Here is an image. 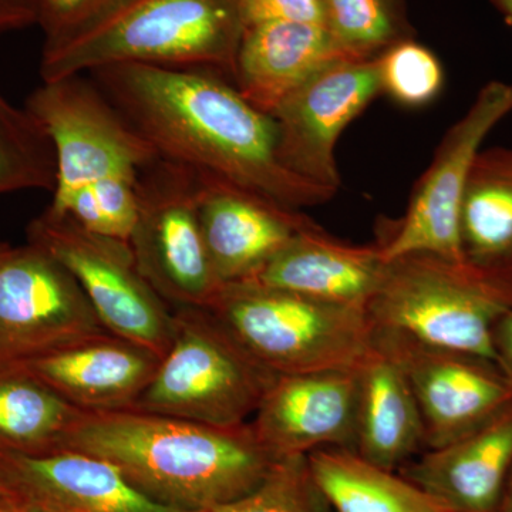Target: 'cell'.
<instances>
[{
    "mask_svg": "<svg viewBox=\"0 0 512 512\" xmlns=\"http://www.w3.org/2000/svg\"><path fill=\"white\" fill-rule=\"evenodd\" d=\"M87 76L157 156L293 210L335 194L282 164L274 119L220 73L130 63Z\"/></svg>",
    "mask_w": 512,
    "mask_h": 512,
    "instance_id": "obj_1",
    "label": "cell"
},
{
    "mask_svg": "<svg viewBox=\"0 0 512 512\" xmlns=\"http://www.w3.org/2000/svg\"><path fill=\"white\" fill-rule=\"evenodd\" d=\"M62 448L104 458L144 494L194 512L251 493L276 461L249 421L211 426L134 409L83 412Z\"/></svg>",
    "mask_w": 512,
    "mask_h": 512,
    "instance_id": "obj_2",
    "label": "cell"
},
{
    "mask_svg": "<svg viewBox=\"0 0 512 512\" xmlns=\"http://www.w3.org/2000/svg\"><path fill=\"white\" fill-rule=\"evenodd\" d=\"M25 109L55 148L56 184L46 211L128 242L136 221L138 178L157 157L154 148L87 74L43 82Z\"/></svg>",
    "mask_w": 512,
    "mask_h": 512,
    "instance_id": "obj_3",
    "label": "cell"
},
{
    "mask_svg": "<svg viewBox=\"0 0 512 512\" xmlns=\"http://www.w3.org/2000/svg\"><path fill=\"white\" fill-rule=\"evenodd\" d=\"M239 0H128L96 25L42 49L43 82L116 64L212 70L234 83Z\"/></svg>",
    "mask_w": 512,
    "mask_h": 512,
    "instance_id": "obj_4",
    "label": "cell"
},
{
    "mask_svg": "<svg viewBox=\"0 0 512 512\" xmlns=\"http://www.w3.org/2000/svg\"><path fill=\"white\" fill-rule=\"evenodd\" d=\"M511 311L512 261L483 265L423 252L387 262L367 305L375 329L495 365L494 328Z\"/></svg>",
    "mask_w": 512,
    "mask_h": 512,
    "instance_id": "obj_5",
    "label": "cell"
},
{
    "mask_svg": "<svg viewBox=\"0 0 512 512\" xmlns=\"http://www.w3.org/2000/svg\"><path fill=\"white\" fill-rule=\"evenodd\" d=\"M207 311L276 375L359 370L375 350L367 308L258 282L225 284Z\"/></svg>",
    "mask_w": 512,
    "mask_h": 512,
    "instance_id": "obj_6",
    "label": "cell"
},
{
    "mask_svg": "<svg viewBox=\"0 0 512 512\" xmlns=\"http://www.w3.org/2000/svg\"><path fill=\"white\" fill-rule=\"evenodd\" d=\"M153 379L131 409L232 427L248 423L278 376L207 309L178 308Z\"/></svg>",
    "mask_w": 512,
    "mask_h": 512,
    "instance_id": "obj_7",
    "label": "cell"
},
{
    "mask_svg": "<svg viewBox=\"0 0 512 512\" xmlns=\"http://www.w3.org/2000/svg\"><path fill=\"white\" fill-rule=\"evenodd\" d=\"M197 187L194 170L160 156L138 178L128 245L141 275L173 309L210 308L224 286L202 237Z\"/></svg>",
    "mask_w": 512,
    "mask_h": 512,
    "instance_id": "obj_8",
    "label": "cell"
},
{
    "mask_svg": "<svg viewBox=\"0 0 512 512\" xmlns=\"http://www.w3.org/2000/svg\"><path fill=\"white\" fill-rule=\"evenodd\" d=\"M28 242L72 272L107 332L164 356L173 339V308L141 275L128 242L46 210L30 222Z\"/></svg>",
    "mask_w": 512,
    "mask_h": 512,
    "instance_id": "obj_9",
    "label": "cell"
},
{
    "mask_svg": "<svg viewBox=\"0 0 512 512\" xmlns=\"http://www.w3.org/2000/svg\"><path fill=\"white\" fill-rule=\"evenodd\" d=\"M512 111V83L491 82L448 130L417 184L394 234L380 244L384 261L410 254L467 259L461 242V202L485 137Z\"/></svg>",
    "mask_w": 512,
    "mask_h": 512,
    "instance_id": "obj_10",
    "label": "cell"
},
{
    "mask_svg": "<svg viewBox=\"0 0 512 512\" xmlns=\"http://www.w3.org/2000/svg\"><path fill=\"white\" fill-rule=\"evenodd\" d=\"M109 333L72 272L33 244L0 242V365Z\"/></svg>",
    "mask_w": 512,
    "mask_h": 512,
    "instance_id": "obj_11",
    "label": "cell"
},
{
    "mask_svg": "<svg viewBox=\"0 0 512 512\" xmlns=\"http://www.w3.org/2000/svg\"><path fill=\"white\" fill-rule=\"evenodd\" d=\"M376 345L409 380L424 421L426 448L460 439L512 402V377L483 359L376 329Z\"/></svg>",
    "mask_w": 512,
    "mask_h": 512,
    "instance_id": "obj_12",
    "label": "cell"
},
{
    "mask_svg": "<svg viewBox=\"0 0 512 512\" xmlns=\"http://www.w3.org/2000/svg\"><path fill=\"white\" fill-rule=\"evenodd\" d=\"M380 93L377 57L335 63L315 74L271 114L282 164L309 183L338 191V138Z\"/></svg>",
    "mask_w": 512,
    "mask_h": 512,
    "instance_id": "obj_13",
    "label": "cell"
},
{
    "mask_svg": "<svg viewBox=\"0 0 512 512\" xmlns=\"http://www.w3.org/2000/svg\"><path fill=\"white\" fill-rule=\"evenodd\" d=\"M357 403V370L278 375L249 423L276 460L319 448L356 450Z\"/></svg>",
    "mask_w": 512,
    "mask_h": 512,
    "instance_id": "obj_14",
    "label": "cell"
},
{
    "mask_svg": "<svg viewBox=\"0 0 512 512\" xmlns=\"http://www.w3.org/2000/svg\"><path fill=\"white\" fill-rule=\"evenodd\" d=\"M197 181L202 237L224 285L254 279L299 232L316 225L293 208L221 178L197 173Z\"/></svg>",
    "mask_w": 512,
    "mask_h": 512,
    "instance_id": "obj_15",
    "label": "cell"
},
{
    "mask_svg": "<svg viewBox=\"0 0 512 512\" xmlns=\"http://www.w3.org/2000/svg\"><path fill=\"white\" fill-rule=\"evenodd\" d=\"M0 477L13 493L52 512H194L154 500L109 461L73 448L0 451Z\"/></svg>",
    "mask_w": 512,
    "mask_h": 512,
    "instance_id": "obj_16",
    "label": "cell"
},
{
    "mask_svg": "<svg viewBox=\"0 0 512 512\" xmlns=\"http://www.w3.org/2000/svg\"><path fill=\"white\" fill-rule=\"evenodd\" d=\"M160 356L111 333L76 340L15 363L82 412L131 409Z\"/></svg>",
    "mask_w": 512,
    "mask_h": 512,
    "instance_id": "obj_17",
    "label": "cell"
},
{
    "mask_svg": "<svg viewBox=\"0 0 512 512\" xmlns=\"http://www.w3.org/2000/svg\"><path fill=\"white\" fill-rule=\"evenodd\" d=\"M512 470V402L476 429L406 464L400 476L447 512H498Z\"/></svg>",
    "mask_w": 512,
    "mask_h": 512,
    "instance_id": "obj_18",
    "label": "cell"
},
{
    "mask_svg": "<svg viewBox=\"0 0 512 512\" xmlns=\"http://www.w3.org/2000/svg\"><path fill=\"white\" fill-rule=\"evenodd\" d=\"M386 265L380 244H348L313 225L299 232L249 281L320 301L367 308L382 285Z\"/></svg>",
    "mask_w": 512,
    "mask_h": 512,
    "instance_id": "obj_19",
    "label": "cell"
},
{
    "mask_svg": "<svg viewBox=\"0 0 512 512\" xmlns=\"http://www.w3.org/2000/svg\"><path fill=\"white\" fill-rule=\"evenodd\" d=\"M352 59L319 23H264L242 33L234 84L271 116L282 100L326 67Z\"/></svg>",
    "mask_w": 512,
    "mask_h": 512,
    "instance_id": "obj_20",
    "label": "cell"
},
{
    "mask_svg": "<svg viewBox=\"0 0 512 512\" xmlns=\"http://www.w3.org/2000/svg\"><path fill=\"white\" fill-rule=\"evenodd\" d=\"M357 377L356 451L370 463L394 471L426 447L419 404L403 370L376 343Z\"/></svg>",
    "mask_w": 512,
    "mask_h": 512,
    "instance_id": "obj_21",
    "label": "cell"
},
{
    "mask_svg": "<svg viewBox=\"0 0 512 512\" xmlns=\"http://www.w3.org/2000/svg\"><path fill=\"white\" fill-rule=\"evenodd\" d=\"M308 461L316 484L338 512H447L412 481L356 450L319 448Z\"/></svg>",
    "mask_w": 512,
    "mask_h": 512,
    "instance_id": "obj_22",
    "label": "cell"
},
{
    "mask_svg": "<svg viewBox=\"0 0 512 512\" xmlns=\"http://www.w3.org/2000/svg\"><path fill=\"white\" fill-rule=\"evenodd\" d=\"M464 254L476 264L512 261V150L491 148L471 168L460 215Z\"/></svg>",
    "mask_w": 512,
    "mask_h": 512,
    "instance_id": "obj_23",
    "label": "cell"
},
{
    "mask_svg": "<svg viewBox=\"0 0 512 512\" xmlns=\"http://www.w3.org/2000/svg\"><path fill=\"white\" fill-rule=\"evenodd\" d=\"M82 410L16 365H0V451L60 450Z\"/></svg>",
    "mask_w": 512,
    "mask_h": 512,
    "instance_id": "obj_24",
    "label": "cell"
},
{
    "mask_svg": "<svg viewBox=\"0 0 512 512\" xmlns=\"http://www.w3.org/2000/svg\"><path fill=\"white\" fill-rule=\"evenodd\" d=\"M55 184V148L45 128L0 93V195L53 192Z\"/></svg>",
    "mask_w": 512,
    "mask_h": 512,
    "instance_id": "obj_25",
    "label": "cell"
},
{
    "mask_svg": "<svg viewBox=\"0 0 512 512\" xmlns=\"http://www.w3.org/2000/svg\"><path fill=\"white\" fill-rule=\"evenodd\" d=\"M195 512H330L308 456L278 458L262 483L229 503Z\"/></svg>",
    "mask_w": 512,
    "mask_h": 512,
    "instance_id": "obj_26",
    "label": "cell"
},
{
    "mask_svg": "<svg viewBox=\"0 0 512 512\" xmlns=\"http://www.w3.org/2000/svg\"><path fill=\"white\" fill-rule=\"evenodd\" d=\"M325 26L352 59L376 57L396 43L399 23L390 0H320Z\"/></svg>",
    "mask_w": 512,
    "mask_h": 512,
    "instance_id": "obj_27",
    "label": "cell"
},
{
    "mask_svg": "<svg viewBox=\"0 0 512 512\" xmlns=\"http://www.w3.org/2000/svg\"><path fill=\"white\" fill-rule=\"evenodd\" d=\"M379 62L382 92L407 107H420L439 96L443 67L427 47L416 42H396L387 47Z\"/></svg>",
    "mask_w": 512,
    "mask_h": 512,
    "instance_id": "obj_28",
    "label": "cell"
},
{
    "mask_svg": "<svg viewBox=\"0 0 512 512\" xmlns=\"http://www.w3.org/2000/svg\"><path fill=\"white\" fill-rule=\"evenodd\" d=\"M128 0H42L43 49L59 45L116 12Z\"/></svg>",
    "mask_w": 512,
    "mask_h": 512,
    "instance_id": "obj_29",
    "label": "cell"
},
{
    "mask_svg": "<svg viewBox=\"0 0 512 512\" xmlns=\"http://www.w3.org/2000/svg\"><path fill=\"white\" fill-rule=\"evenodd\" d=\"M244 29L264 23H319L325 25L320 0H239Z\"/></svg>",
    "mask_w": 512,
    "mask_h": 512,
    "instance_id": "obj_30",
    "label": "cell"
},
{
    "mask_svg": "<svg viewBox=\"0 0 512 512\" xmlns=\"http://www.w3.org/2000/svg\"><path fill=\"white\" fill-rule=\"evenodd\" d=\"M42 0H0V35L39 25Z\"/></svg>",
    "mask_w": 512,
    "mask_h": 512,
    "instance_id": "obj_31",
    "label": "cell"
},
{
    "mask_svg": "<svg viewBox=\"0 0 512 512\" xmlns=\"http://www.w3.org/2000/svg\"><path fill=\"white\" fill-rule=\"evenodd\" d=\"M493 343L498 365L512 377V311L505 313L495 325Z\"/></svg>",
    "mask_w": 512,
    "mask_h": 512,
    "instance_id": "obj_32",
    "label": "cell"
},
{
    "mask_svg": "<svg viewBox=\"0 0 512 512\" xmlns=\"http://www.w3.org/2000/svg\"><path fill=\"white\" fill-rule=\"evenodd\" d=\"M0 512H52L18 494L0 495Z\"/></svg>",
    "mask_w": 512,
    "mask_h": 512,
    "instance_id": "obj_33",
    "label": "cell"
},
{
    "mask_svg": "<svg viewBox=\"0 0 512 512\" xmlns=\"http://www.w3.org/2000/svg\"><path fill=\"white\" fill-rule=\"evenodd\" d=\"M498 512H512V470L508 478L507 487H505L503 501H501Z\"/></svg>",
    "mask_w": 512,
    "mask_h": 512,
    "instance_id": "obj_34",
    "label": "cell"
},
{
    "mask_svg": "<svg viewBox=\"0 0 512 512\" xmlns=\"http://www.w3.org/2000/svg\"><path fill=\"white\" fill-rule=\"evenodd\" d=\"M493 2L498 10L507 18L508 22L512 23V0H493Z\"/></svg>",
    "mask_w": 512,
    "mask_h": 512,
    "instance_id": "obj_35",
    "label": "cell"
},
{
    "mask_svg": "<svg viewBox=\"0 0 512 512\" xmlns=\"http://www.w3.org/2000/svg\"><path fill=\"white\" fill-rule=\"evenodd\" d=\"M15 494L10 490L9 485L5 483L2 477H0V495Z\"/></svg>",
    "mask_w": 512,
    "mask_h": 512,
    "instance_id": "obj_36",
    "label": "cell"
}]
</instances>
